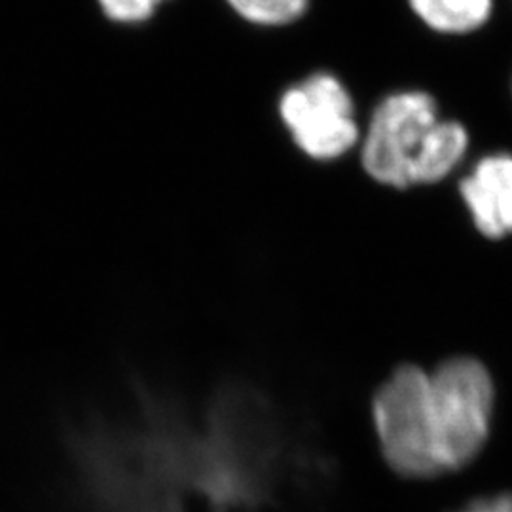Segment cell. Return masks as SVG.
<instances>
[{
    "mask_svg": "<svg viewBox=\"0 0 512 512\" xmlns=\"http://www.w3.org/2000/svg\"><path fill=\"white\" fill-rule=\"evenodd\" d=\"M495 385L473 357H454L433 372L399 366L372 399L380 452L393 473L429 480L471 465L492 431Z\"/></svg>",
    "mask_w": 512,
    "mask_h": 512,
    "instance_id": "obj_1",
    "label": "cell"
},
{
    "mask_svg": "<svg viewBox=\"0 0 512 512\" xmlns=\"http://www.w3.org/2000/svg\"><path fill=\"white\" fill-rule=\"evenodd\" d=\"M467 147V129L440 120L437 101L429 93H393L370 118L363 165L374 181L385 186L435 184L461 164Z\"/></svg>",
    "mask_w": 512,
    "mask_h": 512,
    "instance_id": "obj_2",
    "label": "cell"
},
{
    "mask_svg": "<svg viewBox=\"0 0 512 512\" xmlns=\"http://www.w3.org/2000/svg\"><path fill=\"white\" fill-rule=\"evenodd\" d=\"M281 118L294 143L315 160H334L359 141L353 101L332 74H313L283 95Z\"/></svg>",
    "mask_w": 512,
    "mask_h": 512,
    "instance_id": "obj_3",
    "label": "cell"
},
{
    "mask_svg": "<svg viewBox=\"0 0 512 512\" xmlns=\"http://www.w3.org/2000/svg\"><path fill=\"white\" fill-rule=\"evenodd\" d=\"M476 230L490 239L512 234V156L482 158L459 184Z\"/></svg>",
    "mask_w": 512,
    "mask_h": 512,
    "instance_id": "obj_4",
    "label": "cell"
},
{
    "mask_svg": "<svg viewBox=\"0 0 512 512\" xmlns=\"http://www.w3.org/2000/svg\"><path fill=\"white\" fill-rule=\"evenodd\" d=\"M410 6L427 27L446 35L471 33L492 14V0H410Z\"/></svg>",
    "mask_w": 512,
    "mask_h": 512,
    "instance_id": "obj_5",
    "label": "cell"
},
{
    "mask_svg": "<svg viewBox=\"0 0 512 512\" xmlns=\"http://www.w3.org/2000/svg\"><path fill=\"white\" fill-rule=\"evenodd\" d=\"M239 16L256 25H287L300 18L308 0H226Z\"/></svg>",
    "mask_w": 512,
    "mask_h": 512,
    "instance_id": "obj_6",
    "label": "cell"
},
{
    "mask_svg": "<svg viewBox=\"0 0 512 512\" xmlns=\"http://www.w3.org/2000/svg\"><path fill=\"white\" fill-rule=\"evenodd\" d=\"M107 18L118 23L147 21L162 0H97Z\"/></svg>",
    "mask_w": 512,
    "mask_h": 512,
    "instance_id": "obj_7",
    "label": "cell"
},
{
    "mask_svg": "<svg viewBox=\"0 0 512 512\" xmlns=\"http://www.w3.org/2000/svg\"><path fill=\"white\" fill-rule=\"evenodd\" d=\"M458 512H512V494H497L471 501Z\"/></svg>",
    "mask_w": 512,
    "mask_h": 512,
    "instance_id": "obj_8",
    "label": "cell"
}]
</instances>
